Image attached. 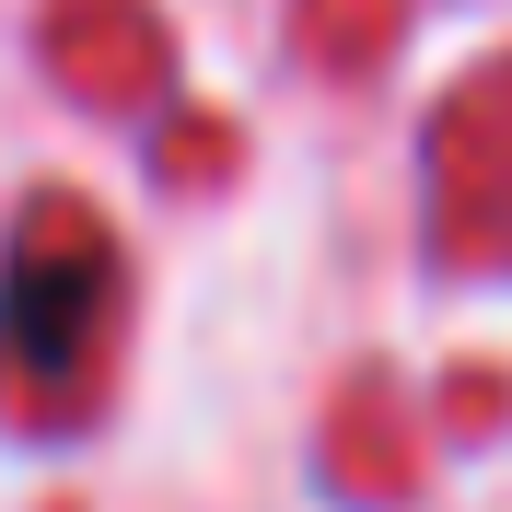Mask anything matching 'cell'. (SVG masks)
<instances>
[{
    "label": "cell",
    "mask_w": 512,
    "mask_h": 512,
    "mask_svg": "<svg viewBox=\"0 0 512 512\" xmlns=\"http://www.w3.org/2000/svg\"><path fill=\"white\" fill-rule=\"evenodd\" d=\"M82 326H94V268H24L12 303H0V350L24 373H59L82 350Z\"/></svg>",
    "instance_id": "1"
}]
</instances>
